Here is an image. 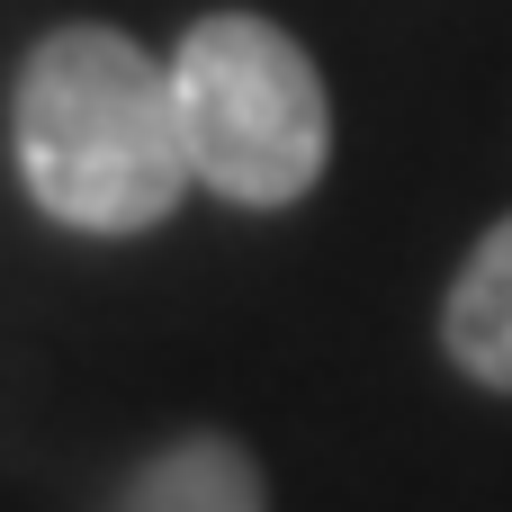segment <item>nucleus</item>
Listing matches in <instances>:
<instances>
[{
  "label": "nucleus",
  "mask_w": 512,
  "mask_h": 512,
  "mask_svg": "<svg viewBox=\"0 0 512 512\" xmlns=\"http://www.w3.org/2000/svg\"><path fill=\"white\" fill-rule=\"evenodd\" d=\"M18 171L72 234L162 225L198 189L171 54H144L117 27H54L18 72Z\"/></svg>",
  "instance_id": "nucleus-1"
},
{
  "label": "nucleus",
  "mask_w": 512,
  "mask_h": 512,
  "mask_svg": "<svg viewBox=\"0 0 512 512\" xmlns=\"http://www.w3.org/2000/svg\"><path fill=\"white\" fill-rule=\"evenodd\" d=\"M171 99H180L198 189L234 207H288L324 180L333 108H324V72L306 63L288 27L252 9L198 18L171 54Z\"/></svg>",
  "instance_id": "nucleus-2"
},
{
  "label": "nucleus",
  "mask_w": 512,
  "mask_h": 512,
  "mask_svg": "<svg viewBox=\"0 0 512 512\" xmlns=\"http://www.w3.org/2000/svg\"><path fill=\"white\" fill-rule=\"evenodd\" d=\"M441 342L477 387L512 396V216L486 225V243L459 261L450 306H441Z\"/></svg>",
  "instance_id": "nucleus-3"
},
{
  "label": "nucleus",
  "mask_w": 512,
  "mask_h": 512,
  "mask_svg": "<svg viewBox=\"0 0 512 512\" xmlns=\"http://www.w3.org/2000/svg\"><path fill=\"white\" fill-rule=\"evenodd\" d=\"M117 512H270V504H261V468L234 441H180L126 486Z\"/></svg>",
  "instance_id": "nucleus-4"
}]
</instances>
